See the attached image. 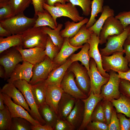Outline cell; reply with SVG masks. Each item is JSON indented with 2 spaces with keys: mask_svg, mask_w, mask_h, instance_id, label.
I'll return each mask as SVG.
<instances>
[{
  "mask_svg": "<svg viewBox=\"0 0 130 130\" xmlns=\"http://www.w3.org/2000/svg\"><path fill=\"white\" fill-rule=\"evenodd\" d=\"M43 7L51 15L56 22H57V18L61 17H68L76 22L80 21L84 18L80 16L76 6L70 2L65 4L57 2L54 6L49 5L45 3L44 4Z\"/></svg>",
  "mask_w": 130,
  "mask_h": 130,
  "instance_id": "cell-1",
  "label": "cell"
},
{
  "mask_svg": "<svg viewBox=\"0 0 130 130\" xmlns=\"http://www.w3.org/2000/svg\"><path fill=\"white\" fill-rule=\"evenodd\" d=\"M37 17H28L23 13H22L9 19L0 21V24L11 35L22 34L34 26Z\"/></svg>",
  "mask_w": 130,
  "mask_h": 130,
  "instance_id": "cell-2",
  "label": "cell"
},
{
  "mask_svg": "<svg viewBox=\"0 0 130 130\" xmlns=\"http://www.w3.org/2000/svg\"><path fill=\"white\" fill-rule=\"evenodd\" d=\"M48 36L41 27L32 26L22 34V46L24 49L37 47L45 49Z\"/></svg>",
  "mask_w": 130,
  "mask_h": 130,
  "instance_id": "cell-3",
  "label": "cell"
},
{
  "mask_svg": "<svg viewBox=\"0 0 130 130\" xmlns=\"http://www.w3.org/2000/svg\"><path fill=\"white\" fill-rule=\"evenodd\" d=\"M14 84L22 93L30 108L29 112L31 116L41 125L46 124L39 113V108L36 104L31 90V85L26 81L19 80L13 83Z\"/></svg>",
  "mask_w": 130,
  "mask_h": 130,
  "instance_id": "cell-4",
  "label": "cell"
},
{
  "mask_svg": "<svg viewBox=\"0 0 130 130\" xmlns=\"http://www.w3.org/2000/svg\"><path fill=\"white\" fill-rule=\"evenodd\" d=\"M124 52H115L110 56H102V65L106 72L113 70L116 72L118 71L124 72L130 69L129 63L123 56Z\"/></svg>",
  "mask_w": 130,
  "mask_h": 130,
  "instance_id": "cell-5",
  "label": "cell"
},
{
  "mask_svg": "<svg viewBox=\"0 0 130 130\" xmlns=\"http://www.w3.org/2000/svg\"><path fill=\"white\" fill-rule=\"evenodd\" d=\"M0 54V64L5 70L4 80H7L16 65L23 60L21 53L16 47L11 48Z\"/></svg>",
  "mask_w": 130,
  "mask_h": 130,
  "instance_id": "cell-6",
  "label": "cell"
},
{
  "mask_svg": "<svg viewBox=\"0 0 130 130\" xmlns=\"http://www.w3.org/2000/svg\"><path fill=\"white\" fill-rule=\"evenodd\" d=\"M130 30L129 25L121 34L109 37L106 43L105 47L100 49V52L101 56H109L117 52H124L123 46Z\"/></svg>",
  "mask_w": 130,
  "mask_h": 130,
  "instance_id": "cell-7",
  "label": "cell"
},
{
  "mask_svg": "<svg viewBox=\"0 0 130 130\" xmlns=\"http://www.w3.org/2000/svg\"><path fill=\"white\" fill-rule=\"evenodd\" d=\"M68 70L73 73L78 86L85 94L88 97L91 91V83L86 68L76 61L72 63Z\"/></svg>",
  "mask_w": 130,
  "mask_h": 130,
  "instance_id": "cell-8",
  "label": "cell"
},
{
  "mask_svg": "<svg viewBox=\"0 0 130 130\" xmlns=\"http://www.w3.org/2000/svg\"><path fill=\"white\" fill-rule=\"evenodd\" d=\"M109 72V79L107 83L102 86L100 95L103 99L110 100L118 99L120 97L119 85L121 78L116 72L111 70Z\"/></svg>",
  "mask_w": 130,
  "mask_h": 130,
  "instance_id": "cell-9",
  "label": "cell"
},
{
  "mask_svg": "<svg viewBox=\"0 0 130 130\" xmlns=\"http://www.w3.org/2000/svg\"><path fill=\"white\" fill-rule=\"evenodd\" d=\"M125 29L120 21L114 16L108 18L103 25L99 36V44L106 43L109 36L121 33Z\"/></svg>",
  "mask_w": 130,
  "mask_h": 130,
  "instance_id": "cell-10",
  "label": "cell"
},
{
  "mask_svg": "<svg viewBox=\"0 0 130 130\" xmlns=\"http://www.w3.org/2000/svg\"><path fill=\"white\" fill-rule=\"evenodd\" d=\"M73 73L69 71L66 72L60 84V87L64 91L77 99H83L88 97L78 88L74 79Z\"/></svg>",
  "mask_w": 130,
  "mask_h": 130,
  "instance_id": "cell-11",
  "label": "cell"
},
{
  "mask_svg": "<svg viewBox=\"0 0 130 130\" xmlns=\"http://www.w3.org/2000/svg\"><path fill=\"white\" fill-rule=\"evenodd\" d=\"M89 65L90 69L87 72L90 80L91 90L95 94H100L102 86L107 83L109 78L104 77L100 74L93 58L90 60Z\"/></svg>",
  "mask_w": 130,
  "mask_h": 130,
  "instance_id": "cell-12",
  "label": "cell"
},
{
  "mask_svg": "<svg viewBox=\"0 0 130 130\" xmlns=\"http://www.w3.org/2000/svg\"><path fill=\"white\" fill-rule=\"evenodd\" d=\"M52 61L46 56L41 62L33 65L32 75L29 83L31 85L45 81L48 78L51 72Z\"/></svg>",
  "mask_w": 130,
  "mask_h": 130,
  "instance_id": "cell-13",
  "label": "cell"
},
{
  "mask_svg": "<svg viewBox=\"0 0 130 130\" xmlns=\"http://www.w3.org/2000/svg\"><path fill=\"white\" fill-rule=\"evenodd\" d=\"M2 94L4 98V104L7 106L12 118L20 117L25 118L33 126L41 124L33 118L28 111L26 110L23 107L14 103L7 96L3 93Z\"/></svg>",
  "mask_w": 130,
  "mask_h": 130,
  "instance_id": "cell-14",
  "label": "cell"
},
{
  "mask_svg": "<svg viewBox=\"0 0 130 130\" xmlns=\"http://www.w3.org/2000/svg\"><path fill=\"white\" fill-rule=\"evenodd\" d=\"M33 65L25 61H23L22 64L19 63L7 80V82L13 83L17 80H23L29 83L32 75Z\"/></svg>",
  "mask_w": 130,
  "mask_h": 130,
  "instance_id": "cell-15",
  "label": "cell"
},
{
  "mask_svg": "<svg viewBox=\"0 0 130 130\" xmlns=\"http://www.w3.org/2000/svg\"><path fill=\"white\" fill-rule=\"evenodd\" d=\"M101 95L94 93L91 90L89 95L86 98L82 99L84 103V115L82 123L78 130H83L90 121L92 114L97 104L103 99Z\"/></svg>",
  "mask_w": 130,
  "mask_h": 130,
  "instance_id": "cell-16",
  "label": "cell"
},
{
  "mask_svg": "<svg viewBox=\"0 0 130 130\" xmlns=\"http://www.w3.org/2000/svg\"><path fill=\"white\" fill-rule=\"evenodd\" d=\"M87 43L90 46L89 55L90 58H93L95 61L99 72L104 77L109 78V74L106 72L102 65V56L98 47V45L99 44V37L94 32Z\"/></svg>",
  "mask_w": 130,
  "mask_h": 130,
  "instance_id": "cell-17",
  "label": "cell"
},
{
  "mask_svg": "<svg viewBox=\"0 0 130 130\" xmlns=\"http://www.w3.org/2000/svg\"><path fill=\"white\" fill-rule=\"evenodd\" d=\"M83 46L78 47L73 46L69 42V38H64V42L61 48L52 61L51 71L65 63L69 56L78 49L81 48Z\"/></svg>",
  "mask_w": 130,
  "mask_h": 130,
  "instance_id": "cell-18",
  "label": "cell"
},
{
  "mask_svg": "<svg viewBox=\"0 0 130 130\" xmlns=\"http://www.w3.org/2000/svg\"><path fill=\"white\" fill-rule=\"evenodd\" d=\"M16 47L21 53L23 61L33 65L42 61L46 56L45 49L42 48L37 47L24 49L22 46Z\"/></svg>",
  "mask_w": 130,
  "mask_h": 130,
  "instance_id": "cell-19",
  "label": "cell"
},
{
  "mask_svg": "<svg viewBox=\"0 0 130 130\" xmlns=\"http://www.w3.org/2000/svg\"><path fill=\"white\" fill-rule=\"evenodd\" d=\"M0 91L12 98L14 103L22 106L29 113L30 112V109L24 96L13 83L5 84L0 89Z\"/></svg>",
  "mask_w": 130,
  "mask_h": 130,
  "instance_id": "cell-20",
  "label": "cell"
},
{
  "mask_svg": "<svg viewBox=\"0 0 130 130\" xmlns=\"http://www.w3.org/2000/svg\"><path fill=\"white\" fill-rule=\"evenodd\" d=\"M64 91L60 87L45 85L46 103L58 115V107Z\"/></svg>",
  "mask_w": 130,
  "mask_h": 130,
  "instance_id": "cell-21",
  "label": "cell"
},
{
  "mask_svg": "<svg viewBox=\"0 0 130 130\" xmlns=\"http://www.w3.org/2000/svg\"><path fill=\"white\" fill-rule=\"evenodd\" d=\"M72 63L70 58L65 63L52 70L47 78L45 81V85L60 87L67 71Z\"/></svg>",
  "mask_w": 130,
  "mask_h": 130,
  "instance_id": "cell-22",
  "label": "cell"
},
{
  "mask_svg": "<svg viewBox=\"0 0 130 130\" xmlns=\"http://www.w3.org/2000/svg\"><path fill=\"white\" fill-rule=\"evenodd\" d=\"M84 103L82 99H77L73 109L66 119L73 127L78 130L84 118Z\"/></svg>",
  "mask_w": 130,
  "mask_h": 130,
  "instance_id": "cell-23",
  "label": "cell"
},
{
  "mask_svg": "<svg viewBox=\"0 0 130 130\" xmlns=\"http://www.w3.org/2000/svg\"><path fill=\"white\" fill-rule=\"evenodd\" d=\"M77 100L63 92L58 105V115L59 118L66 119L74 108Z\"/></svg>",
  "mask_w": 130,
  "mask_h": 130,
  "instance_id": "cell-24",
  "label": "cell"
},
{
  "mask_svg": "<svg viewBox=\"0 0 130 130\" xmlns=\"http://www.w3.org/2000/svg\"><path fill=\"white\" fill-rule=\"evenodd\" d=\"M89 19L86 18L77 23L73 21H67L65 23L64 28L60 31V35L64 38H70L73 37L77 34L83 25L87 23Z\"/></svg>",
  "mask_w": 130,
  "mask_h": 130,
  "instance_id": "cell-25",
  "label": "cell"
},
{
  "mask_svg": "<svg viewBox=\"0 0 130 130\" xmlns=\"http://www.w3.org/2000/svg\"><path fill=\"white\" fill-rule=\"evenodd\" d=\"M94 32L87 28L86 25H83L78 32L73 37L69 38V42L72 46L78 47L83 46L87 42Z\"/></svg>",
  "mask_w": 130,
  "mask_h": 130,
  "instance_id": "cell-26",
  "label": "cell"
},
{
  "mask_svg": "<svg viewBox=\"0 0 130 130\" xmlns=\"http://www.w3.org/2000/svg\"><path fill=\"white\" fill-rule=\"evenodd\" d=\"M101 13L98 20L88 28L99 37L101 29L106 20L109 17L114 16V10L108 5L103 6V10Z\"/></svg>",
  "mask_w": 130,
  "mask_h": 130,
  "instance_id": "cell-27",
  "label": "cell"
},
{
  "mask_svg": "<svg viewBox=\"0 0 130 130\" xmlns=\"http://www.w3.org/2000/svg\"><path fill=\"white\" fill-rule=\"evenodd\" d=\"M34 27H39L48 26L52 29H55L57 26L58 23L55 22L50 13L46 10L41 12H39L36 15Z\"/></svg>",
  "mask_w": 130,
  "mask_h": 130,
  "instance_id": "cell-28",
  "label": "cell"
},
{
  "mask_svg": "<svg viewBox=\"0 0 130 130\" xmlns=\"http://www.w3.org/2000/svg\"><path fill=\"white\" fill-rule=\"evenodd\" d=\"M110 101L115 107L117 112L124 114L130 118V98L121 93L119 98Z\"/></svg>",
  "mask_w": 130,
  "mask_h": 130,
  "instance_id": "cell-29",
  "label": "cell"
},
{
  "mask_svg": "<svg viewBox=\"0 0 130 130\" xmlns=\"http://www.w3.org/2000/svg\"><path fill=\"white\" fill-rule=\"evenodd\" d=\"M19 46H22V34L12 35L5 38L0 37V54L11 48Z\"/></svg>",
  "mask_w": 130,
  "mask_h": 130,
  "instance_id": "cell-30",
  "label": "cell"
},
{
  "mask_svg": "<svg viewBox=\"0 0 130 130\" xmlns=\"http://www.w3.org/2000/svg\"><path fill=\"white\" fill-rule=\"evenodd\" d=\"M39 110L46 124L53 128L59 118L58 115L46 103L39 108Z\"/></svg>",
  "mask_w": 130,
  "mask_h": 130,
  "instance_id": "cell-31",
  "label": "cell"
},
{
  "mask_svg": "<svg viewBox=\"0 0 130 130\" xmlns=\"http://www.w3.org/2000/svg\"><path fill=\"white\" fill-rule=\"evenodd\" d=\"M31 87L34 98L39 108L41 106L46 103L45 81L31 85Z\"/></svg>",
  "mask_w": 130,
  "mask_h": 130,
  "instance_id": "cell-32",
  "label": "cell"
},
{
  "mask_svg": "<svg viewBox=\"0 0 130 130\" xmlns=\"http://www.w3.org/2000/svg\"><path fill=\"white\" fill-rule=\"evenodd\" d=\"M90 47V45L88 43H85L79 52L76 54H72L70 58L72 63L78 61H80L81 65L84 66L87 71L90 69V57L88 54Z\"/></svg>",
  "mask_w": 130,
  "mask_h": 130,
  "instance_id": "cell-33",
  "label": "cell"
},
{
  "mask_svg": "<svg viewBox=\"0 0 130 130\" xmlns=\"http://www.w3.org/2000/svg\"><path fill=\"white\" fill-rule=\"evenodd\" d=\"M63 26L62 24H58L56 28L52 29L48 26L41 27L43 31L50 38L54 44L60 50L64 40V38L60 35V32Z\"/></svg>",
  "mask_w": 130,
  "mask_h": 130,
  "instance_id": "cell-34",
  "label": "cell"
},
{
  "mask_svg": "<svg viewBox=\"0 0 130 130\" xmlns=\"http://www.w3.org/2000/svg\"><path fill=\"white\" fill-rule=\"evenodd\" d=\"M104 2V0H93L91 1L90 17L85 25L87 28L93 25L97 21L96 18L98 14L102 12Z\"/></svg>",
  "mask_w": 130,
  "mask_h": 130,
  "instance_id": "cell-35",
  "label": "cell"
},
{
  "mask_svg": "<svg viewBox=\"0 0 130 130\" xmlns=\"http://www.w3.org/2000/svg\"><path fill=\"white\" fill-rule=\"evenodd\" d=\"M12 118L7 106L0 110V130H11Z\"/></svg>",
  "mask_w": 130,
  "mask_h": 130,
  "instance_id": "cell-36",
  "label": "cell"
},
{
  "mask_svg": "<svg viewBox=\"0 0 130 130\" xmlns=\"http://www.w3.org/2000/svg\"><path fill=\"white\" fill-rule=\"evenodd\" d=\"M31 3H32V0H10V4L15 15L23 13Z\"/></svg>",
  "mask_w": 130,
  "mask_h": 130,
  "instance_id": "cell-37",
  "label": "cell"
},
{
  "mask_svg": "<svg viewBox=\"0 0 130 130\" xmlns=\"http://www.w3.org/2000/svg\"><path fill=\"white\" fill-rule=\"evenodd\" d=\"M32 124L27 120L21 117L12 118L11 130H32Z\"/></svg>",
  "mask_w": 130,
  "mask_h": 130,
  "instance_id": "cell-38",
  "label": "cell"
},
{
  "mask_svg": "<svg viewBox=\"0 0 130 130\" xmlns=\"http://www.w3.org/2000/svg\"><path fill=\"white\" fill-rule=\"evenodd\" d=\"M59 50L58 47L54 44L48 36L45 49L46 55L52 61Z\"/></svg>",
  "mask_w": 130,
  "mask_h": 130,
  "instance_id": "cell-39",
  "label": "cell"
},
{
  "mask_svg": "<svg viewBox=\"0 0 130 130\" xmlns=\"http://www.w3.org/2000/svg\"><path fill=\"white\" fill-rule=\"evenodd\" d=\"M101 101L96 106L92 114L90 121L99 122L106 124L102 102Z\"/></svg>",
  "mask_w": 130,
  "mask_h": 130,
  "instance_id": "cell-40",
  "label": "cell"
},
{
  "mask_svg": "<svg viewBox=\"0 0 130 130\" xmlns=\"http://www.w3.org/2000/svg\"><path fill=\"white\" fill-rule=\"evenodd\" d=\"M74 6H78L81 7L83 13L85 16L91 14V0H69Z\"/></svg>",
  "mask_w": 130,
  "mask_h": 130,
  "instance_id": "cell-41",
  "label": "cell"
},
{
  "mask_svg": "<svg viewBox=\"0 0 130 130\" xmlns=\"http://www.w3.org/2000/svg\"><path fill=\"white\" fill-rule=\"evenodd\" d=\"M103 100L101 102L103 110L106 124L109 125L110 122L114 106L110 100L105 99Z\"/></svg>",
  "mask_w": 130,
  "mask_h": 130,
  "instance_id": "cell-42",
  "label": "cell"
},
{
  "mask_svg": "<svg viewBox=\"0 0 130 130\" xmlns=\"http://www.w3.org/2000/svg\"><path fill=\"white\" fill-rule=\"evenodd\" d=\"M53 130H75L73 127L66 119L59 118L53 128Z\"/></svg>",
  "mask_w": 130,
  "mask_h": 130,
  "instance_id": "cell-43",
  "label": "cell"
},
{
  "mask_svg": "<svg viewBox=\"0 0 130 130\" xmlns=\"http://www.w3.org/2000/svg\"><path fill=\"white\" fill-rule=\"evenodd\" d=\"M15 15L10 4L0 8V21L9 19Z\"/></svg>",
  "mask_w": 130,
  "mask_h": 130,
  "instance_id": "cell-44",
  "label": "cell"
},
{
  "mask_svg": "<svg viewBox=\"0 0 130 130\" xmlns=\"http://www.w3.org/2000/svg\"><path fill=\"white\" fill-rule=\"evenodd\" d=\"M87 130H109V125L97 121H90L86 128Z\"/></svg>",
  "mask_w": 130,
  "mask_h": 130,
  "instance_id": "cell-45",
  "label": "cell"
},
{
  "mask_svg": "<svg viewBox=\"0 0 130 130\" xmlns=\"http://www.w3.org/2000/svg\"><path fill=\"white\" fill-rule=\"evenodd\" d=\"M115 17L120 21L124 29L130 25V10L120 12Z\"/></svg>",
  "mask_w": 130,
  "mask_h": 130,
  "instance_id": "cell-46",
  "label": "cell"
},
{
  "mask_svg": "<svg viewBox=\"0 0 130 130\" xmlns=\"http://www.w3.org/2000/svg\"><path fill=\"white\" fill-rule=\"evenodd\" d=\"M116 109L113 108L109 125V130H121L119 120L118 118Z\"/></svg>",
  "mask_w": 130,
  "mask_h": 130,
  "instance_id": "cell-47",
  "label": "cell"
},
{
  "mask_svg": "<svg viewBox=\"0 0 130 130\" xmlns=\"http://www.w3.org/2000/svg\"><path fill=\"white\" fill-rule=\"evenodd\" d=\"M119 90L121 93L130 98V81L121 79L119 85Z\"/></svg>",
  "mask_w": 130,
  "mask_h": 130,
  "instance_id": "cell-48",
  "label": "cell"
},
{
  "mask_svg": "<svg viewBox=\"0 0 130 130\" xmlns=\"http://www.w3.org/2000/svg\"><path fill=\"white\" fill-rule=\"evenodd\" d=\"M117 114L119 120L121 130H130V118H127L125 115L121 113Z\"/></svg>",
  "mask_w": 130,
  "mask_h": 130,
  "instance_id": "cell-49",
  "label": "cell"
},
{
  "mask_svg": "<svg viewBox=\"0 0 130 130\" xmlns=\"http://www.w3.org/2000/svg\"><path fill=\"white\" fill-rule=\"evenodd\" d=\"M32 3L34 8L35 17H37V14L39 12H43L45 9L43 7L44 4L46 3V0H32Z\"/></svg>",
  "mask_w": 130,
  "mask_h": 130,
  "instance_id": "cell-50",
  "label": "cell"
},
{
  "mask_svg": "<svg viewBox=\"0 0 130 130\" xmlns=\"http://www.w3.org/2000/svg\"><path fill=\"white\" fill-rule=\"evenodd\" d=\"M32 130H53V128L51 126L45 124H41L36 126L32 125Z\"/></svg>",
  "mask_w": 130,
  "mask_h": 130,
  "instance_id": "cell-51",
  "label": "cell"
},
{
  "mask_svg": "<svg viewBox=\"0 0 130 130\" xmlns=\"http://www.w3.org/2000/svg\"><path fill=\"white\" fill-rule=\"evenodd\" d=\"M129 70L127 72H123L120 71L117 72L119 77L121 79H124L130 81V63H129Z\"/></svg>",
  "mask_w": 130,
  "mask_h": 130,
  "instance_id": "cell-52",
  "label": "cell"
},
{
  "mask_svg": "<svg viewBox=\"0 0 130 130\" xmlns=\"http://www.w3.org/2000/svg\"><path fill=\"white\" fill-rule=\"evenodd\" d=\"M124 49L125 53V57L128 63H130V44H124L123 46Z\"/></svg>",
  "mask_w": 130,
  "mask_h": 130,
  "instance_id": "cell-53",
  "label": "cell"
},
{
  "mask_svg": "<svg viewBox=\"0 0 130 130\" xmlns=\"http://www.w3.org/2000/svg\"><path fill=\"white\" fill-rule=\"evenodd\" d=\"M47 4L49 5L54 6L55 3L59 2L62 4H65L69 2V0H46Z\"/></svg>",
  "mask_w": 130,
  "mask_h": 130,
  "instance_id": "cell-54",
  "label": "cell"
},
{
  "mask_svg": "<svg viewBox=\"0 0 130 130\" xmlns=\"http://www.w3.org/2000/svg\"><path fill=\"white\" fill-rule=\"evenodd\" d=\"M12 35L6 29L0 24V36L8 37Z\"/></svg>",
  "mask_w": 130,
  "mask_h": 130,
  "instance_id": "cell-55",
  "label": "cell"
},
{
  "mask_svg": "<svg viewBox=\"0 0 130 130\" xmlns=\"http://www.w3.org/2000/svg\"><path fill=\"white\" fill-rule=\"evenodd\" d=\"M4 98L2 93L0 92V110H1L4 109L5 105H4Z\"/></svg>",
  "mask_w": 130,
  "mask_h": 130,
  "instance_id": "cell-56",
  "label": "cell"
},
{
  "mask_svg": "<svg viewBox=\"0 0 130 130\" xmlns=\"http://www.w3.org/2000/svg\"><path fill=\"white\" fill-rule=\"evenodd\" d=\"M10 0H0V8L10 4Z\"/></svg>",
  "mask_w": 130,
  "mask_h": 130,
  "instance_id": "cell-57",
  "label": "cell"
},
{
  "mask_svg": "<svg viewBox=\"0 0 130 130\" xmlns=\"http://www.w3.org/2000/svg\"><path fill=\"white\" fill-rule=\"evenodd\" d=\"M5 70L3 67L1 65H0V77L1 78H4L5 75Z\"/></svg>",
  "mask_w": 130,
  "mask_h": 130,
  "instance_id": "cell-58",
  "label": "cell"
},
{
  "mask_svg": "<svg viewBox=\"0 0 130 130\" xmlns=\"http://www.w3.org/2000/svg\"><path fill=\"white\" fill-rule=\"evenodd\" d=\"M124 43L127 44H130V30L129 32Z\"/></svg>",
  "mask_w": 130,
  "mask_h": 130,
  "instance_id": "cell-59",
  "label": "cell"
}]
</instances>
